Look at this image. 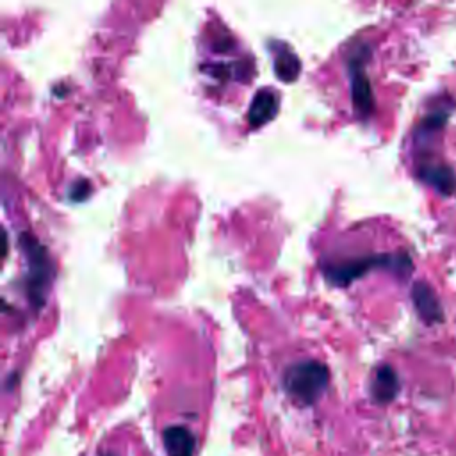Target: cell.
Returning a JSON list of instances; mask_svg holds the SVG:
<instances>
[{
  "label": "cell",
  "mask_w": 456,
  "mask_h": 456,
  "mask_svg": "<svg viewBox=\"0 0 456 456\" xmlns=\"http://www.w3.org/2000/svg\"><path fill=\"white\" fill-rule=\"evenodd\" d=\"M162 442L167 456H194L196 440L183 426H169L162 431Z\"/></svg>",
  "instance_id": "cell-9"
},
{
  "label": "cell",
  "mask_w": 456,
  "mask_h": 456,
  "mask_svg": "<svg viewBox=\"0 0 456 456\" xmlns=\"http://www.w3.org/2000/svg\"><path fill=\"white\" fill-rule=\"evenodd\" d=\"M374 267H385L401 274H408L411 271V260L408 255H370L353 260L330 262L322 265L324 276L335 285H347L356 278L367 274Z\"/></svg>",
  "instance_id": "cell-3"
},
{
  "label": "cell",
  "mask_w": 456,
  "mask_h": 456,
  "mask_svg": "<svg viewBox=\"0 0 456 456\" xmlns=\"http://www.w3.org/2000/svg\"><path fill=\"white\" fill-rule=\"evenodd\" d=\"M411 301L419 317L426 324H436L444 321V308L435 290L426 281H415L411 287Z\"/></svg>",
  "instance_id": "cell-5"
},
{
  "label": "cell",
  "mask_w": 456,
  "mask_h": 456,
  "mask_svg": "<svg viewBox=\"0 0 456 456\" xmlns=\"http://www.w3.org/2000/svg\"><path fill=\"white\" fill-rule=\"evenodd\" d=\"M330 381V370L322 362L303 360L292 363L283 374L287 394L299 404L310 406L321 399Z\"/></svg>",
  "instance_id": "cell-2"
},
{
  "label": "cell",
  "mask_w": 456,
  "mask_h": 456,
  "mask_svg": "<svg viewBox=\"0 0 456 456\" xmlns=\"http://www.w3.org/2000/svg\"><path fill=\"white\" fill-rule=\"evenodd\" d=\"M399 378L394 367L383 363L374 370L372 381H370V395L374 403L378 404H388L392 403L399 394Z\"/></svg>",
  "instance_id": "cell-7"
},
{
  "label": "cell",
  "mask_w": 456,
  "mask_h": 456,
  "mask_svg": "<svg viewBox=\"0 0 456 456\" xmlns=\"http://www.w3.org/2000/svg\"><path fill=\"white\" fill-rule=\"evenodd\" d=\"M301 62L290 50H281L274 59V73L283 82H292L299 75Z\"/></svg>",
  "instance_id": "cell-10"
},
{
  "label": "cell",
  "mask_w": 456,
  "mask_h": 456,
  "mask_svg": "<svg viewBox=\"0 0 456 456\" xmlns=\"http://www.w3.org/2000/svg\"><path fill=\"white\" fill-rule=\"evenodd\" d=\"M278 94L271 89H260L256 91V94L251 100L249 110H248V121L253 128L267 123L269 119L274 118V114L278 112Z\"/></svg>",
  "instance_id": "cell-8"
},
{
  "label": "cell",
  "mask_w": 456,
  "mask_h": 456,
  "mask_svg": "<svg viewBox=\"0 0 456 456\" xmlns=\"http://www.w3.org/2000/svg\"><path fill=\"white\" fill-rule=\"evenodd\" d=\"M417 175L424 183L435 187L444 196L456 192V173L444 162H422L417 167Z\"/></svg>",
  "instance_id": "cell-6"
},
{
  "label": "cell",
  "mask_w": 456,
  "mask_h": 456,
  "mask_svg": "<svg viewBox=\"0 0 456 456\" xmlns=\"http://www.w3.org/2000/svg\"><path fill=\"white\" fill-rule=\"evenodd\" d=\"M20 248L25 255L27 271H25V290L28 301L34 308H41L45 305L48 289L53 280V264L45 249L30 233L20 235Z\"/></svg>",
  "instance_id": "cell-1"
},
{
  "label": "cell",
  "mask_w": 456,
  "mask_h": 456,
  "mask_svg": "<svg viewBox=\"0 0 456 456\" xmlns=\"http://www.w3.org/2000/svg\"><path fill=\"white\" fill-rule=\"evenodd\" d=\"M351 75V100L360 118H369L374 110V94L367 75L363 73L360 59H353L349 66Z\"/></svg>",
  "instance_id": "cell-4"
},
{
  "label": "cell",
  "mask_w": 456,
  "mask_h": 456,
  "mask_svg": "<svg viewBox=\"0 0 456 456\" xmlns=\"http://www.w3.org/2000/svg\"><path fill=\"white\" fill-rule=\"evenodd\" d=\"M87 192H89V182L80 180L78 183L73 185V189L69 191V196H71L75 201H80V200H84V198L87 196Z\"/></svg>",
  "instance_id": "cell-11"
}]
</instances>
